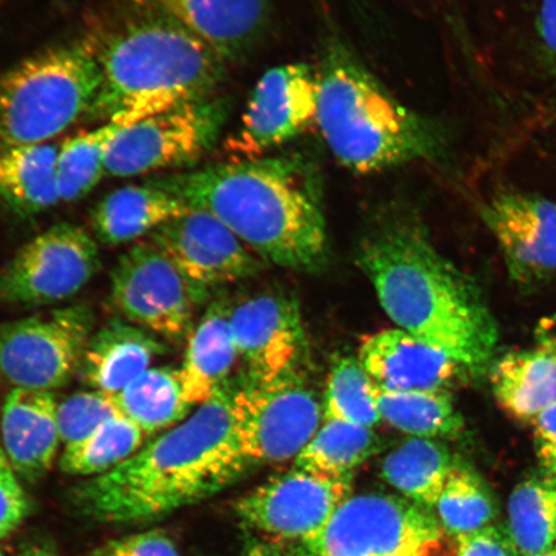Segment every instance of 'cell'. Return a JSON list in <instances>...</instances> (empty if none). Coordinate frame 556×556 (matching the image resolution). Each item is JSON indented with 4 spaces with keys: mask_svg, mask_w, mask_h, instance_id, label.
<instances>
[{
    "mask_svg": "<svg viewBox=\"0 0 556 556\" xmlns=\"http://www.w3.org/2000/svg\"><path fill=\"white\" fill-rule=\"evenodd\" d=\"M454 467L444 444L413 437L384 457L381 477L409 502L432 509Z\"/></svg>",
    "mask_w": 556,
    "mask_h": 556,
    "instance_id": "cell-26",
    "label": "cell"
},
{
    "mask_svg": "<svg viewBox=\"0 0 556 556\" xmlns=\"http://www.w3.org/2000/svg\"><path fill=\"white\" fill-rule=\"evenodd\" d=\"M528 556H556V544L553 547L548 548V551H546V552L528 555Z\"/></svg>",
    "mask_w": 556,
    "mask_h": 556,
    "instance_id": "cell-45",
    "label": "cell"
},
{
    "mask_svg": "<svg viewBox=\"0 0 556 556\" xmlns=\"http://www.w3.org/2000/svg\"><path fill=\"white\" fill-rule=\"evenodd\" d=\"M150 238L204 289L254 276L261 268L260 260L226 226L198 208L159 227Z\"/></svg>",
    "mask_w": 556,
    "mask_h": 556,
    "instance_id": "cell-16",
    "label": "cell"
},
{
    "mask_svg": "<svg viewBox=\"0 0 556 556\" xmlns=\"http://www.w3.org/2000/svg\"><path fill=\"white\" fill-rule=\"evenodd\" d=\"M374 381L357 357L332 365L323 400L324 420H340L374 429L382 421L372 393Z\"/></svg>",
    "mask_w": 556,
    "mask_h": 556,
    "instance_id": "cell-34",
    "label": "cell"
},
{
    "mask_svg": "<svg viewBox=\"0 0 556 556\" xmlns=\"http://www.w3.org/2000/svg\"><path fill=\"white\" fill-rule=\"evenodd\" d=\"M61 144L26 146L0 154V199L12 212L34 217L59 203Z\"/></svg>",
    "mask_w": 556,
    "mask_h": 556,
    "instance_id": "cell-25",
    "label": "cell"
},
{
    "mask_svg": "<svg viewBox=\"0 0 556 556\" xmlns=\"http://www.w3.org/2000/svg\"><path fill=\"white\" fill-rule=\"evenodd\" d=\"M538 458L542 472L552 477L556 481V444H540L538 448Z\"/></svg>",
    "mask_w": 556,
    "mask_h": 556,
    "instance_id": "cell-43",
    "label": "cell"
},
{
    "mask_svg": "<svg viewBox=\"0 0 556 556\" xmlns=\"http://www.w3.org/2000/svg\"><path fill=\"white\" fill-rule=\"evenodd\" d=\"M124 416L114 395L94 391L70 395L59 405V429L61 442L66 446L85 441L103 424Z\"/></svg>",
    "mask_w": 556,
    "mask_h": 556,
    "instance_id": "cell-35",
    "label": "cell"
},
{
    "mask_svg": "<svg viewBox=\"0 0 556 556\" xmlns=\"http://www.w3.org/2000/svg\"><path fill=\"white\" fill-rule=\"evenodd\" d=\"M15 472L0 448V539L15 531L29 514V502Z\"/></svg>",
    "mask_w": 556,
    "mask_h": 556,
    "instance_id": "cell-36",
    "label": "cell"
},
{
    "mask_svg": "<svg viewBox=\"0 0 556 556\" xmlns=\"http://www.w3.org/2000/svg\"><path fill=\"white\" fill-rule=\"evenodd\" d=\"M351 491V478H329L294 468L256 486L235 507L242 523L267 541L304 544L323 532Z\"/></svg>",
    "mask_w": 556,
    "mask_h": 556,
    "instance_id": "cell-14",
    "label": "cell"
},
{
    "mask_svg": "<svg viewBox=\"0 0 556 556\" xmlns=\"http://www.w3.org/2000/svg\"><path fill=\"white\" fill-rule=\"evenodd\" d=\"M114 399L122 414L144 434L163 432L182 421L191 408L179 370L170 366L150 368Z\"/></svg>",
    "mask_w": 556,
    "mask_h": 556,
    "instance_id": "cell-29",
    "label": "cell"
},
{
    "mask_svg": "<svg viewBox=\"0 0 556 556\" xmlns=\"http://www.w3.org/2000/svg\"><path fill=\"white\" fill-rule=\"evenodd\" d=\"M317 73L305 64L267 70L250 93L238 129L225 142L229 162L266 157L317 123Z\"/></svg>",
    "mask_w": 556,
    "mask_h": 556,
    "instance_id": "cell-13",
    "label": "cell"
},
{
    "mask_svg": "<svg viewBox=\"0 0 556 556\" xmlns=\"http://www.w3.org/2000/svg\"><path fill=\"white\" fill-rule=\"evenodd\" d=\"M99 268V247L85 228L54 225L26 242L0 270V299L30 307L65 302Z\"/></svg>",
    "mask_w": 556,
    "mask_h": 556,
    "instance_id": "cell-12",
    "label": "cell"
},
{
    "mask_svg": "<svg viewBox=\"0 0 556 556\" xmlns=\"http://www.w3.org/2000/svg\"><path fill=\"white\" fill-rule=\"evenodd\" d=\"M92 329L93 313L83 304L0 326V371L16 388L64 387L79 372Z\"/></svg>",
    "mask_w": 556,
    "mask_h": 556,
    "instance_id": "cell-11",
    "label": "cell"
},
{
    "mask_svg": "<svg viewBox=\"0 0 556 556\" xmlns=\"http://www.w3.org/2000/svg\"><path fill=\"white\" fill-rule=\"evenodd\" d=\"M109 122L62 142L58 160L60 200L75 203L92 192L106 176L111 143L127 125Z\"/></svg>",
    "mask_w": 556,
    "mask_h": 556,
    "instance_id": "cell-31",
    "label": "cell"
},
{
    "mask_svg": "<svg viewBox=\"0 0 556 556\" xmlns=\"http://www.w3.org/2000/svg\"><path fill=\"white\" fill-rule=\"evenodd\" d=\"M206 289L187 278L154 242H139L111 273V303L127 321L170 340L186 337Z\"/></svg>",
    "mask_w": 556,
    "mask_h": 556,
    "instance_id": "cell-10",
    "label": "cell"
},
{
    "mask_svg": "<svg viewBox=\"0 0 556 556\" xmlns=\"http://www.w3.org/2000/svg\"><path fill=\"white\" fill-rule=\"evenodd\" d=\"M317 78L316 124L348 170L366 176L413 163L447 162L446 127L395 99L342 40L326 43Z\"/></svg>",
    "mask_w": 556,
    "mask_h": 556,
    "instance_id": "cell-5",
    "label": "cell"
},
{
    "mask_svg": "<svg viewBox=\"0 0 556 556\" xmlns=\"http://www.w3.org/2000/svg\"><path fill=\"white\" fill-rule=\"evenodd\" d=\"M152 182L213 215L250 252L278 267L312 270L326 260L317 174L301 156L214 164Z\"/></svg>",
    "mask_w": 556,
    "mask_h": 556,
    "instance_id": "cell-3",
    "label": "cell"
},
{
    "mask_svg": "<svg viewBox=\"0 0 556 556\" xmlns=\"http://www.w3.org/2000/svg\"><path fill=\"white\" fill-rule=\"evenodd\" d=\"M51 392L16 388L3 406V451L18 476L35 481L51 469L61 435Z\"/></svg>",
    "mask_w": 556,
    "mask_h": 556,
    "instance_id": "cell-20",
    "label": "cell"
},
{
    "mask_svg": "<svg viewBox=\"0 0 556 556\" xmlns=\"http://www.w3.org/2000/svg\"><path fill=\"white\" fill-rule=\"evenodd\" d=\"M538 35L542 51L556 68V0H541Z\"/></svg>",
    "mask_w": 556,
    "mask_h": 556,
    "instance_id": "cell-39",
    "label": "cell"
},
{
    "mask_svg": "<svg viewBox=\"0 0 556 556\" xmlns=\"http://www.w3.org/2000/svg\"><path fill=\"white\" fill-rule=\"evenodd\" d=\"M226 115V102L214 97L127 125L111 143L106 176L129 178L199 162L217 141Z\"/></svg>",
    "mask_w": 556,
    "mask_h": 556,
    "instance_id": "cell-9",
    "label": "cell"
},
{
    "mask_svg": "<svg viewBox=\"0 0 556 556\" xmlns=\"http://www.w3.org/2000/svg\"><path fill=\"white\" fill-rule=\"evenodd\" d=\"M519 555L548 551L556 544V481L545 472L520 482L507 500V526Z\"/></svg>",
    "mask_w": 556,
    "mask_h": 556,
    "instance_id": "cell-30",
    "label": "cell"
},
{
    "mask_svg": "<svg viewBox=\"0 0 556 556\" xmlns=\"http://www.w3.org/2000/svg\"><path fill=\"white\" fill-rule=\"evenodd\" d=\"M381 441L374 429L340 420H324L295 457L294 468L329 478H351L377 454Z\"/></svg>",
    "mask_w": 556,
    "mask_h": 556,
    "instance_id": "cell-28",
    "label": "cell"
},
{
    "mask_svg": "<svg viewBox=\"0 0 556 556\" xmlns=\"http://www.w3.org/2000/svg\"><path fill=\"white\" fill-rule=\"evenodd\" d=\"M0 556H3L2 552H0Z\"/></svg>",
    "mask_w": 556,
    "mask_h": 556,
    "instance_id": "cell-46",
    "label": "cell"
},
{
    "mask_svg": "<svg viewBox=\"0 0 556 556\" xmlns=\"http://www.w3.org/2000/svg\"><path fill=\"white\" fill-rule=\"evenodd\" d=\"M226 304L215 302L194 329L179 368L185 400L192 407L211 400L231 372L239 356Z\"/></svg>",
    "mask_w": 556,
    "mask_h": 556,
    "instance_id": "cell-23",
    "label": "cell"
},
{
    "mask_svg": "<svg viewBox=\"0 0 556 556\" xmlns=\"http://www.w3.org/2000/svg\"><path fill=\"white\" fill-rule=\"evenodd\" d=\"M357 358L368 377L388 391H447L469 377L446 353L401 329L367 337Z\"/></svg>",
    "mask_w": 556,
    "mask_h": 556,
    "instance_id": "cell-18",
    "label": "cell"
},
{
    "mask_svg": "<svg viewBox=\"0 0 556 556\" xmlns=\"http://www.w3.org/2000/svg\"><path fill=\"white\" fill-rule=\"evenodd\" d=\"M429 507L386 493L350 496L315 539L307 556H426L443 536Z\"/></svg>",
    "mask_w": 556,
    "mask_h": 556,
    "instance_id": "cell-7",
    "label": "cell"
},
{
    "mask_svg": "<svg viewBox=\"0 0 556 556\" xmlns=\"http://www.w3.org/2000/svg\"><path fill=\"white\" fill-rule=\"evenodd\" d=\"M490 384L506 414L530 424L556 402V356L540 348L507 353L491 365Z\"/></svg>",
    "mask_w": 556,
    "mask_h": 556,
    "instance_id": "cell-24",
    "label": "cell"
},
{
    "mask_svg": "<svg viewBox=\"0 0 556 556\" xmlns=\"http://www.w3.org/2000/svg\"><path fill=\"white\" fill-rule=\"evenodd\" d=\"M511 280L534 288L556 276V204L534 193L504 191L481 205Z\"/></svg>",
    "mask_w": 556,
    "mask_h": 556,
    "instance_id": "cell-15",
    "label": "cell"
},
{
    "mask_svg": "<svg viewBox=\"0 0 556 556\" xmlns=\"http://www.w3.org/2000/svg\"><path fill=\"white\" fill-rule=\"evenodd\" d=\"M458 556H519L506 530L489 526L456 538Z\"/></svg>",
    "mask_w": 556,
    "mask_h": 556,
    "instance_id": "cell-38",
    "label": "cell"
},
{
    "mask_svg": "<svg viewBox=\"0 0 556 556\" xmlns=\"http://www.w3.org/2000/svg\"><path fill=\"white\" fill-rule=\"evenodd\" d=\"M4 2V0H0V3Z\"/></svg>",
    "mask_w": 556,
    "mask_h": 556,
    "instance_id": "cell-47",
    "label": "cell"
},
{
    "mask_svg": "<svg viewBox=\"0 0 556 556\" xmlns=\"http://www.w3.org/2000/svg\"><path fill=\"white\" fill-rule=\"evenodd\" d=\"M185 26L225 62L253 50L267 30L268 0H144Z\"/></svg>",
    "mask_w": 556,
    "mask_h": 556,
    "instance_id": "cell-19",
    "label": "cell"
},
{
    "mask_svg": "<svg viewBox=\"0 0 556 556\" xmlns=\"http://www.w3.org/2000/svg\"><path fill=\"white\" fill-rule=\"evenodd\" d=\"M382 421L415 438L443 440L460 435L464 417L447 391H388L374 381Z\"/></svg>",
    "mask_w": 556,
    "mask_h": 556,
    "instance_id": "cell-27",
    "label": "cell"
},
{
    "mask_svg": "<svg viewBox=\"0 0 556 556\" xmlns=\"http://www.w3.org/2000/svg\"><path fill=\"white\" fill-rule=\"evenodd\" d=\"M229 326L250 380H274L299 371L305 336L295 302L278 294L249 299L229 313Z\"/></svg>",
    "mask_w": 556,
    "mask_h": 556,
    "instance_id": "cell-17",
    "label": "cell"
},
{
    "mask_svg": "<svg viewBox=\"0 0 556 556\" xmlns=\"http://www.w3.org/2000/svg\"><path fill=\"white\" fill-rule=\"evenodd\" d=\"M146 434L128 417L110 420L85 441L66 446L61 469L70 476H101L142 448Z\"/></svg>",
    "mask_w": 556,
    "mask_h": 556,
    "instance_id": "cell-32",
    "label": "cell"
},
{
    "mask_svg": "<svg viewBox=\"0 0 556 556\" xmlns=\"http://www.w3.org/2000/svg\"><path fill=\"white\" fill-rule=\"evenodd\" d=\"M94 556H180L174 542L162 531L131 534L109 542Z\"/></svg>",
    "mask_w": 556,
    "mask_h": 556,
    "instance_id": "cell-37",
    "label": "cell"
},
{
    "mask_svg": "<svg viewBox=\"0 0 556 556\" xmlns=\"http://www.w3.org/2000/svg\"><path fill=\"white\" fill-rule=\"evenodd\" d=\"M101 86L88 117L136 123L177 104L217 97L226 62L197 35L144 2V11L92 35Z\"/></svg>",
    "mask_w": 556,
    "mask_h": 556,
    "instance_id": "cell-4",
    "label": "cell"
},
{
    "mask_svg": "<svg viewBox=\"0 0 556 556\" xmlns=\"http://www.w3.org/2000/svg\"><path fill=\"white\" fill-rule=\"evenodd\" d=\"M235 388L222 386L179 426L129 460L74 492L86 516L143 523L170 516L224 490L249 468L235 417Z\"/></svg>",
    "mask_w": 556,
    "mask_h": 556,
    "instance_id": "cell-2",
    "label": "cell"
},
{
    "mask_svg": "<svg viewBox=\"0 0 556 556\" xmlns=\"http://www.w3.org/2000/svg\"><path fill=\"white\" fill-rule=\"evenodd\" d=\"M191 208L151 180L109 193L96 205L90 220L97 239L108 245H121L151 235Z\"/></svg>",
    "mask_w": 556,
    "mask_h": 556,
    "instance_id": "cell-22",
    "label": "cell"
},
{
    "mask_svg": "<svg viewBox=\"0 0 556 556\" xmlns=\"http://www.w3.org/2000/svg\"><path fill=\"white\" fill-rule=\"evenodd\" d=\"M241 556H294L283 547L278 546V542L263 541L254 542L253 545H249L245 552Z\"/></svg>",
    "mask_w": 556,
    "mask_h": 556,
    "instance_id": "cell-42",
    "label": "cell"
},
{
    "mask_svg": "<svg viewBox=\"0 0 556 556\" xmlns=\"http://www.w3.org/2000/svg\"><path fill=\"white\" fill-rule=\"evenodd\" d=\"M540 444H556V402L530 422Z\"/></svg>",
    "mask_w": 556,
    "mask_h": 556,
    "instance_id": "cell-40",
    "label": "cell"
},
{
    "mask_svg": "<svg viewBox=\"0 0 556 556\" xmlns=\"http://www.w3.org/2000/svg\"><path fill=\"white\" fill-rule=\"evenodd\" d=\"M20 556H58L53 553L50 546L46 545H30L25 547V551Z\"/></svg>",
    "mask_w": 556,
    "mask_h": 556,
    "instance_id": "cell-44",
    "label": "cell"
},
{
    "mask_svg": "<svg viewBox=\"0 0 556 556\" xmlns=\"http://www.w3.org/2000/svg\"><path fill=\"white\" fill-rule=\"evenodd\" d=\"M100 86L92 35L48 48L0 75V154L64 134L88 116Z\"/></svg>",
    "mask_w": 556,
    "mask_h": 556,
    "instance_id": "cell-6",
    "label": "cell"
},
{
    "mask_svg": "<svg viewBox=\"0 0 556 556\" xmlns=\"http://www.w3.org/2000/svg\"><path fill=\"white\" fill-rule=\"evenodd\" d=\"M434 509L443 531L455 538L482 530L497 517L495 498L482 478L456 464Z\"/></svg>",
    "mask_w": 556,
    "mask_h": 556,
    "instance_id": "cell-33",
    "label": "cell"
},
{
    "mask_svg": "<svg viewBox=\"0 0 556 556\" xmlns=\"http://www.w3.org/2000/svg\"><path fill=\"white\" fill-rule=\"evenodd\" d=\"M165 352L154 333L115 319L90 338L80 378L94 391L116 395L150 370L152 361Z\"/></svg>",
    "mask_w": 556,
    "mask_h": 556,
    "instance_id": "cell-21",
    "label": "cell"
},
{
    "mask_svg": "<svg viewBox=\"0 0 556 556\" xmlns=\"http://www.w3.org/2000/svg\"><path fill=\"white\" fill-rule=\"evenodd\" d=\"M357 258L397 329L446 353L471 377L491 367L498 329L481 289L438 252L415 219L391 215Z\"/></svg>",
    "mask_w": 556,
    "mask_h": 556,
    "instance_id": "cell-1",
    "label": "cell"
},
{
    "mask_svg": "<svg viewBox=\"0 0 556 556\" xmlns=\"http://www.w3.org/2000/svg\"><path fill=\"white\" fill-rule=\"evenodd\" d=\"M235 417L250 467L295 460L324 421L323 405L299 371L235 388Z\"/></svg>",
    "mask_w": 556,
    "mask_h": 556,
    "instance_id": "cell-8",
    "label": "cell"
},
{
    "mask_svg": "<svg viewBox=\"0 0 556 556\" xmlns=\"http://www.w3.org/2000/svg\"><path fill=\"white\" fill-rule=\"evenodd\" d=\"M540 350L551 352L556 356V312L544 318H541L534 329Z\"/></svg>",
    "mask_w": 556,
    "mask_h": 556,
    "instance_id": "cell-41",
    "label": "cell"
}]
</instances>
